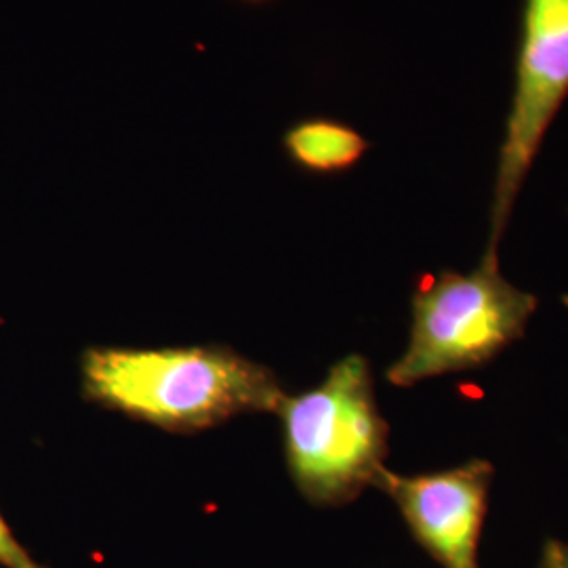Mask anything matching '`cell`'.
<instances>
[{"instance_id":"cell-3","label":"cell","mask_w":568,"mask_h":568,"mask_svg":"<svg viewBox=\"0 0 568 568\" xmlns=\"http://www.w3.org/2000/svg\"><path fill=\"white\" fill-rule=\"evenodd\" d=\"M537 304L501 274L499 255L485 253L467 274L443 270L427 276L413 293L408 344L387 368V382L413 387L488 365L525 337Z\"/></svg>"},{"instance_id":"cell-9","label":"cell","mask_w":568,"mask_h":568,"mask_svg":"<svg viewBox=\"0 0 568 568\" xmlns=\"http://www.w3.org/2000/svg\"><path fill=\"white\" fill-rule=\"evenodd\" d=\"M232 2H239V4L251 7V9H262V7L274 4V2H278V0H232Z\"/></svg>"},{"instance_id":"cell-1","label":"cell","mask_w":568,"mask_h":568,"mask_svg":"<svg viewBox=\"0 0 568 568\" xmlns=\"http://www.w3.org/2000/svg\"><path fill=\"white\" fill-rule=\"evenodd\" d=\"M82 396L108 410L173 434H194L244 413H276V373L225 345L89 347Z\"/></svg>"},{"instance_id":"cell-6","label":"cell","mask_w":568,"mask_h":568,"mask_svg":"<svg viewBox=\"0 0 568 568\" xmlns=\"http://www.w3.org/2000/svg\"><path fill=\"white\" fill-rule=\"evenodd\" d=\"M281 145L288 163L316 178L349 173L371 150V142L354 124L326 114L295 119L284 129Z\"/></svg>"},{"instance_id":"cell-7","label":"cell","mask_w":568,"mask_h":568,"mask_svg":"<svg viewBox=\"0 0 568 568\" xmlns=\"http://www.w3.org/2000/svg\"><path fill=\"white\" fill-rule=\"evenodd\" d=\"M0 567L2 568H47L32 558V554L21 546L7 520L0 516Z\"/></svg>"},{"instance_id":"cell-4","label":"cell","mask_w":568,"mask_h":568,"mask_svg":"<svg viewBox=\"0 0 568 568\" xmlns=\"http://www.w3.org/2000/svg\"><path fill=\"white\" fill-rule=\"evenodd\" d=\"M514 95L490 203L485 253L499 255L528 171L568 98V0H525Z\"/></svg>"},{"instance_id":"cell-5","label":"cell","mask_w":568,"mask_h":568,"mask_svg":"<svg viewBox=\"0 0 568 568\" xmlns=\"http://www.w3.org/2000/svg\"><path fill=\"white\" fill-rule=\"evenodd\" d=\"M495 467L487 459L400 476L384 469L375 488L392 497L415 541L443 568L478 567Z\"/></svg>"},{"instance_id":"cell-2","label":"cell","mask_w":568,"mask_h":568,"mask_svg":"<svg viewBox=\"0 0 568 568\" xmlns=\"http://www.w3.org/2000/svg\"><path fill=\"white\" fill-rule=\"evenodd\" d=\"M276 415L288 474L312 506L344 508L377 485L386 469L389 426L365 356L349 354L331 366L321 386L284 394Z\"/></svg>"},{"instance_id":"cell-8","label":"cell","mask_w":568,"mask_h":568,"mask_svg":"<svg viewBox=\"0 0 568 568\" xmlns=\"http://www.w3.org/2000/svg\"><path fill=\"white\" fill-rule=\"evenodd\" d=\"M537 568H568V546L558 541V539H549L546 548L541 551V560Z\"/></svg>"},{"instance_id":"cell-10","label":"cell","mask_w":568,"mask_h":568,"mask_svg":"<svg viewBox=\"0 0 568 568\" xmlns=\"http://www.w3.org/2000/svg\"><path fill=\"white\" fill-rule=\"evenodd\" d=\"M562 305L568 310V295H562Z\"/></svg>"}]
</instances>
